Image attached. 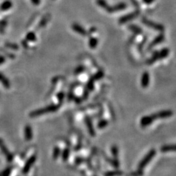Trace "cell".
Wrapping results in <instances>:
<instances>
[{
	"label": "cell",
	"instance_id": "6da1fadb",
	"mask_svg": "<svg viewBox=\"0 0 176 176\" xmlns=\"http://www.w3.org/2000/svg\"><path fill=\"white\" fill-rule=\"evenodd\" d=\"M60 108V104H50L48 105L46 107L42 108H39L38 110H34V111L31 112L30 114V116L31 117H39L41 115L48 114V113L55 112H56Z\"/></svg>",
	"mask_w": 176,
	"mask_h": 176
},
{
	"label": "cell",
	"instance_id": "7a4b0ae2",
	"mask_svg": "<svg viewBox=\"0 0 176 176\" xmlns=\"http://www.w3.org/2000/svg\"><path fill=\"white\" fill-rule=\"evenodd\" d=\"M141 22H142V23L144 25L148 26V27H149V28L153 29V30H154L161 31V32H162V31H164V26L161 24V23L154 22H153V21L149 20L148 19H146V18H142Z\"/></svg>",
	"mask_w": 176,
	"mask_h": 176
},
{
	"label": "cell",
	"instance_id": "3957f363",
	"mask_svg": "<svg viewBox=\"0 0 176 176\" xmlns=\"http://www.w3.org/2000/svg\"><path fill=\"white\" fill-rule=\"evenodd\" d=\"M156 155V151L155 150V149H151V151H149L148 154L146 155V157H144V158L141 160V161L140 162V164H139L138 168L139 169H143L144 167H146L147 165L149 164V162H150L153 158L154 157V156Z\"/></svg>",
	"mask_w": 176,
	"mask_h": 176
},
{
	"label": "cell",
	"instance_id": "277c9868",
	"mask_svg": "<svg viewBox=\"0 0 176 176\" xmlns=\"http://www.w3.org/2000/svg\"><path fill=\"white\" fill-rule=\"evenodd\" d=\"M139 14H140V12H139L138 10L128 13V14L122 16V17L119 18V20H118V22H119V23H120V24H123V23H127L129 22V21L133 20L135 19V18H137Z\"/></svg>",
	"mask_w": 176,
	"mask_h": 176
},
{
	"label": "cell",
	"instance_id": "5b68a950",
	"mask_svg": "<svg viewBox=\"0 0 176 176\" xmlns=\"http://www.w3.org/2000/svg\"><path fill=\"white\" fill-rule=\"evenodd\" d=\"M174 113L172 110H162V111L158 112L155 114H151V115L153 119H166V118H168L172 117Z\"/></svg>",
	"mask_w": 176,
	"mask_h": 176
},
{
	"label": "cell",
	"instance_id": "8992f818",
	"mask_svg": "<svg viewBox=\"0 0 176 176\" xmlns=\"http://www.w3.org/2000/svg\"><path fill=\"white\" fill-rule=\"evenodd\" d=\"M127 5L124 2H120L118 3L115 4L114 6H110L108 8L106 11L109 13H112L115 12L117 11H120V10H125L127 8Z\"/></svg>",
	"mask_w": 176,
	"mask_h": 176
},
{
	"label": "cell",
	"instance_id": "52a82bcc",
	"mask_svg": "<svg viewBox=\"0 0 176 176\" xmlns=\"http://www.w3.org/2000/svg\"><path fill=\"white\" fill-rule=\"evenodd\" d=\"M84 121L86 127H87V128L89 131V135L92 136H94L95 135V128L93 127V123H92L91 119L89 117V115H86L84 118Z\"/></svg>",
	"mask_w": 176,
	"mask_h": 176
},
{
	"label": "cell",
	"instance_id": "ba28073f",
	"mask_svg": "<svg viewBox=\"0 0 176 176\" xmlns=\"http://www.w3.org/2000/svg\"><path fill=\"white\" fill-rule=\"evenodd\" d=\"M164 40V35L163 33L159 34L158 36H157L153 41H151V43L149 44L148 46V49H151L153 48L154 46L158 45L160 43H161L162 41Z\"/></svg>",
	"mask_w": 176,
	"mask_h": 176
},
{
	"label": "cell",
	"instance_id": "9c48e42d",
	"mask_svg": "<svg viewBox=\"0 0 176 176\" xmlns=\"http://www.w3.org/2000/svg\"><path fill=\"white\" fill-rule=\"evenodd\" d=\"M153 118L152 117L151 115H146L141 117L140 120V125L142 127H146L150 125L153 122Z\"/></svg>",
	"mask_w": 176,
	"mask_h": 176
},
{
	"label": "cell",
	"instance_id": "30bf717a",
	"mask_svg": "<svg viewBox=\"0 0 176 176\" xmlns=\"http://www.w3.org/2000/svg\"><path fill=\"white\" fill-rule=\"evenodd\" d=\"M72 30H74L75 32L78 33V34H80L81 35L83 36H86L88 35V32L82 26H81L80 25L78 24V23H73L72 26Z\"/></svg>",
	"mask_w": 176,
	"mask_h": 176
},
{
	"label": "cell",
	"instance_id": "8fae6325",
	"mask_svg": "<svg viewBox=\"0 0 176 176\" xmlns=\"http://www.w3.org/2000/svg\"><path fill=\"white\" fill-rule=\"evenodd\" d=\"M149 84V74L148 72H144L141 77V85L142 88H146L148 87Z\"/></svg>",
	"mask_w": 176,
	"mask_h": 176
},
{
	"label": "cell",
	"instance_id": "7c38bea8",
	"mask_svg": "<svg viewBox=\"0 0 176 176\" xmlns=\"http://www.w3.org/2000/svg\"><path fill=\"white\" fill-rule=\"evenodd\" d=\"M0 82L2 84V85L5 88L7 89L10 88V83L9 82V80H8L4 75H3V74H1V73H0Z\"/></svg>",
	"mask_w": 176,
	"mask_h": 176
},
{
	"label": "cell",
	"instance_id": "4fadbf2b",
	"mask_svg": "<svg viewBox=\"0 0 176 176\" xmlns=\"http://www.w3.org/2000/svg\"><path fill=\"white\" fill-rule=\"evenodd\" d=\"M128 29H129L130 31H132L133 33L138 34V35H140V34H141L143 33L142 29L139 27V26L135 24H130L128 26Z\"/></svg>",
	"mask_w": 176,
	"mask_h": 176
},
{
	"label": "cell",
	"instance_id": "5bb4252c",
	"mask_svg": "<svg viewBox=\"0 0 176 176\" xmlns=\"http://www.w3.org/2000/svg\"><path fill=\"white\" fill-rule=\"evenodd\" d=\"M12 5V2L10 1V0H6V1H3L1 3V6H0V9L3 11H4V10H7L10 9V8H11Z\"/></svg>",
	"mask_w": 176,
	"mask_h": 176
},
{
	"label": "cell",
	"instance_id": "9a60e30c",
	"mask_svg": "<svg viewBox=\"0 0 176 176\" xmlns=\"http://www.w3.org/2000/svg\"><path fill=\"white\" fill-rule=\"evenodd\" d=\"M170 54V50L168 48H162L161 51L159 52V59H162L168 56Z\"/></svg>",
	"mask_w": 176,
	"mask_h": 176
},
{
	"label": "cell",
	"instance_id": "2e32d148",
	"mask_svg": "<svg viewBox=\"0 0 176 176\" xmlns=\"http://www.w3.org/2000/svg\"><path fill=\"white\" fill-rule=\"evenodd\" d=\"M158 59H159V51H155L153 53V55H152L151 58L148 60L147 63H148V64L149 65H150L153 64L154 63L156 62Z\"/></svg>",
	"mask_w": 176,
	"mask_h": 176
},
{
	"label": "cell",
	"instance_id": "e0dca14e",
	"mask_svg": "<svg viewBox=\"0 0 176 176\" xmlns=\"http://www.w3.org/2000/svg\"><path fill=\"white\" fill-rule=\"evenodd\" d=\"M161 150L163 153H166V152H175V145H166L162 146Z\"/></svg>",
	"mask_w": 176,
	"mask_h": 176
},
{
	"label": "cell",
	"instance_id": "ac0fdd59",
	"mask_svg": "<svg viewBox=\"0 0 176 176\" xmlns=\"http://www.w3.org/2000/svg\"><path fill=\"white\" fill-rule=\"evenodd\" d=\"M99 40L96 37H91L89 41V46L91 49L95 48L98 44Z\"/></svg>",
	"mask_w": 176,
	"mask_h": 176
},
{
	"label": "cell",
	"instance_id": "d6986e66",
	"mask_svg": "<svg viewBox=\"0 0 176 176\" xmlns=\"http://www.w3.org/2000/svg\"><path fill=\"white\" fill-rule=\"evenodd\" d=\"M108 121L107 119H101L97 123V127L99 129H102V128H104L105 127H106L108 125Z\"/></svg>",
	"mask_w": 176,
	"mask_h": 176
},
{
	"label": "cell",
	"instance_id": "ffe728a7",
	"mask_svg": "<svg viewBox=\"0 0 176 176\" xmlns=\"http://www.w3.org/2000/svg\"><path fill=\"white\" fill-rule=\"evenodd\" d=\"M96 2L97 4L100 7L102 8V9H104L106 10L109 7V5L108 4V3L106 0H97Z\"/></svg>",
	"mask_w": 176,
	"mask_h": 176
},
{
	"label": "cell",
	"instance_id": "44dd1931",
	"mask_svg": "<svg viewBox=\"0 0 176 176\" xmlns=\"http://www.w3.org/2000/svg\"><path fill=\"white\" fill-rule=\"evenodd\" d=\"M25 133L26 136L28 140H31L32 138V130L30 125H27L25 128Z\"/></svg>",
	"mask_w": 176,
	"mask_h": 176
},
{
	"label": "cell",
	"instance_id": "7402d4cb",
	"mask_svg": "<svg viewBox=\"0 0 176 176\" xmlns=\"http://www.w3.org/2000/svg\"><path fill=\"white\" fill-rule=\"evenodd\" d=\"M94 84H95V80L93 79V77H91L90 79L88 80V82L87 83V85H86V87H87V89L88 91H93L94 89Z\"/></svg>",
	"mask_w": 176,
	"mask_h": 176
},
{
	"label": "cell",
	"instance_id": "603a6c76",
	"mask_svg": "<svg viewBox=\"0 0 176 176\" xmlns=\"http://www.w3.org/2000/svg\"><path fill=\"white\" fill-rule=\"evenodd\" d=\"M69 155H70V150H69V149L68 148H65L64 149V150L63 151L62 155H61L62 159H63V161H67V159H69Z\"/></svg>",
	"mask_w": 176,
	"mask_h": 176
},
{
	"label": "cell",
	"instance_id": "cb8c5ba5",
	"mask_svg": "<svg viewBox=\"0 0 176 176\" xmlns=\"http://www.w3.org/2000/svg\"><path fill=\"white\" fill-rule=\"evenodd\" d=\"M104 73L103 71H102V70H99V71L97 72L95 74L93 75V77H92L93 78L95 81H96V80H101V78L104 77Z\"/></svg>",
	"mask_w": 176,
	"mask_h": 176
},
{
	"label": "cell",
	"instance_id": "d4e9b609",
	"mask_svg": "<svg viewBox=\"0 0 176 176\" xmlns=\"http://www.w3.org/2000/svg\"><path fill=\"white\" fill-rule=\"evenodd\" d=\"M26 39L31 42L35 41L37 40V37L35 33L33 32H29L27 35H26Z\"/></svg>",
	"mask_w": 176,
	"mask_h": 176
},
{
	"label": "cell",
	"instance_id": "484cf974",
	"mask_svg": "<svg viewBox=\"0 0 176 176\" xmlns=\"http://www.w3.org/2000/svg\"><path fill=\"white\" fill-rule=\"evenodd\" d=\"M5 46L9 49L14 50H18V46L17 44L12 43H5Z\"/></svg>",
	"mask_w": 176,
	"mask_h": 176
},
{
	"label": "cell",
	"instance_id": "4316f807",
	"mask_svg": "<svg viewBox=\"0 0 176 176\" xmlns=\"http://www.w3.org/2000/svg\"><path fill=\"white\" fill-rule=\"evenodd\" d=\"M60 155H61V150L59 147H55V148L54 149V159H57V158L59 157Z\"/></svg>",
	"mask_w": 176,
	"mask_h": 176
},
{
	"label": "cell",
	"instance_id": "83f0119b",
	"mask_svg": "<svg viewBox=\"0 0 176 176\" xmlns=\"http://www.w3.org/2000/svg\"><path fill=\"white\" fill-rule=\"evenodd\" d=\"M121 175V172H107L105 176H120Z\"/></svg>",
	"mask_w": 176,
	"mask_h": 176
},
{
	"label": "cell",
	"instance_id": "f1b7e54d",
	"mask_svg": "<svg viewBox=\"0 0 176 176\" xmlns=\"http://www.w3.org/2000/svg\"><path fill=\"white\" fill-rule=\"evenodd\" d=\"M85 70V67L84 66H79L78 67H77L76 70H75V75H78L80 74V73H82V72H84Z\"/></svg>",
	"mask_w": 176,
	"mask_h": 176
},
{
	"label": "cell",
	"instance_id": "f546056e",
	"mask_svg": "<svg viewBox=\"0 0 176 176\" xmlns=\"http://www.w3.org/2000/svg\"><path fill=\"white\" fill-rule=\"evenodd\" d=\"M57 99H58L59 102H60V103H61V102H62L63 101V99H64L65 93L63 91L59 92V93L57 94Z\"/></svg>",
	"mask_w": 176,
	"mask_h": 176
},
{
	"label": "cell",
	"instance_id": "4dcf8cb0",
	"mask_svg": "<svg viewBox=\"0 0 176 176\" xmlns=\"http://www.w3.org/2000/svg\"><path fill=\"white\" fill-rule=\"evenodd\" d=\"M112 153L113 155H114V157H117V155H118V149L115 146H114L112 147Z\"/></svg>",
	"mask_w": 176,
	"mask_h": 176
},
{
	"label": "cell",
	"instance_id": "1f68e13d",
	"mask_svg": "<svg viewBox=\"0 0 176 176\" xmlns=\"http://www.w3.org/2000/svg\"><path fill=\"white\" fill-rule=\"evenodd\" d=\"M88 96H89V91L88 89H86V90L84 91L82 99H86L87 98H88Z\"/></svg>",
	"mask_w": 176,
	"mask_h": 176
},
{
	"label": "cell",
	"instance_id": "d6a6232c",
	"mask_svg": "<svg viewBox=\"0 0 176 176\" xmlns=\"http://www.w3.org/2000/svg\"><path fill=\"white\" fill-rule=\"evenodd\" d=\"M146 39H144V40L142 41V42H141V44H140L138 45V49L139 50H142V48H143V47H144V43H146V40H147V39H146V37H145Z\"/></svg>",
	"mask_w": 176,
	"mask_h": 176
},
{
	"label": "cell",
	"instance_id": "836d02e7",
	"mask_svg": "<svg viewBox=\"0 0 176 176\" xmlns=\"http://www.w3.org/2000/svg\"><path fill=\"white\" fill-rule=\"evenodd\" d=\"M74 98H75V102H76V103H78V104L80 103V102H82V100H83L82 98H80V97H74Z\"/></svg>",
	"mask_w": 176,
	"mask_h": 176
},
{
	"label": "cell",
	"instance_id": "e575fe53",
	"mask_svg": "<svg viewBox=\"0 0 176 176\" xmlns=\"http://www.w3.org/2000/svg\"><path fill=\"white\" fill-rule=\"evenodd\" d=\"M5 57L3 56H0V65H2L3 63H4L5 62Z\"/></svg>",
	"mask_w": 176,
	"mask_h": 176
},
{
	"label": "cell",
	"instance_id": "d590c367",
	"mask_svg": "<svg viewBox=\"0 0 176 176\" xmlns=\"http://www.w3.org/2000/svg\"><path fill=\"white\" fill-rule=\"evenodd\" d=\"M154 1L155 0H142V1L144 3L148 4V5L151 4L152 3L154 2Z\"/></svg>",
	"mask_w": 176,
	"mask_h": 176
},
{
	"label": "cell",
	"instance_id": "8d00e7d4",
	"mask_svg": "<svg viewBox=\"0 0 176 176\" xmlns=\"http://www.w3.org/2000/svg\"><path fill=\"white\" fill-rule=\"evenodd\" d=\"M31 2H32L34 5H39V3H40V2H41L40 0H31Z\"/></svg>",
	"mask_w": 176,
	"mask_h": 176
},
{
	"label": "cell",
	"instance_id": "74e56055",
	"mask_svg": "<svg viewBox=\"0 0 176 176\" xmlns=\"http://www.w3.org/2000/svg\"><path fill=\"white\" fill-rule=\"evenodd\" d=\"M22 45L23 46V47H25V48H28V46L27 42H26V41H22Z\"/></svg>",
	"mask_w": 176,
	"mask_h": 176
},
{
	"label": "cell",
	"instance_id": "f35d334b",
	"mask_svg": "<svg viewBox=\"0 0 176 176\" xmlns=\"http://www.w3.org/2000/svg\"><path fill=\"white\" fill-rule=\"evenodd\" d=\"M4 30H3V28L0 27V33H4Z\"/></svg>",
	"mask_w": 176,
	"mask_h": 176
},
{
	"label": "cell",
	"instance_id": "ab89813d",
	"mask_svg": "<svg viewBox=\"0 0 176 176\" xmlns=\"http://www.w3.org/2000/svg\"><path fill=\"white\" fill-rule=\"evenodd\" d=\"M95 176H96V175H95Z\"/></svg>",
	"mask_w": 176,
	"mask_h": 176
}]
</instances>
